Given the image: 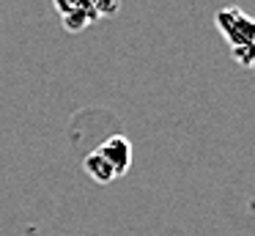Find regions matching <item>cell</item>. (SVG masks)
Instances as JSON below:
<instances>
[{
    "mask_svg": "<svg viewBox=\"0 0 255 236\" xmlns=\"http://www.w3.org/2000/svg\"><path fill=\"white\" fill-rule=\"evenodd\" d=\"M217 30L231 44V52L244 69H255V19L236 5L217 11Z\"/></svg>",
    "mask_w": 255,
    "mask_h": 236,
    "instance_id": "1",
    "label": "cell"
},
{
    "mask_svg": "<svg viewBox=\"0 0 255 236\" xmlns=\"http://www.w3.org/2000/svg\"><path fill=\"white\" fill-rule=\"evenodd\" d=\"M69 33H80L102 16H113L118 11V0H52Z\"/></svg>",
    "mask_w": 255,
    "mask_h": 236,
    "instance_id": "2",
    "label": "cell"
},
{
    "mask_svg": "<svg viewBox=\"0 0 255 236\" xmlns=\"http://www.w3.org/2000/svg\"><path fill=\"white\" fill-rule=\"evenodd\" d=\"M96 154L110 165L118 179L132 168V143L124 135H113V137H107V140H102L99 146H96Z\"/></svg>",
    "mask_w": 255,
    "mask_h": 236,
    "instance_id": "3",
    "label": "cell"
},
{
    "mask_svg": "<svg viewBox=\"0 0 255 236\" xmlns=\"http://www.w3.org/2000/svg\"><path fill=\"white\" fill-rule=\"evenodd\" d=\"M83 170H85V173H88L91 179L96 181V184H113V181L118 179V176L113 173L110 165H107L105 159L99 157V154H96V148H94V151H91L88 157L83 159Z\"/></svg>",
    "mask_w": 255,
    "mask_h": 236,
    "instance_id": "4",
    "label": "cell"
}]
</instances>
